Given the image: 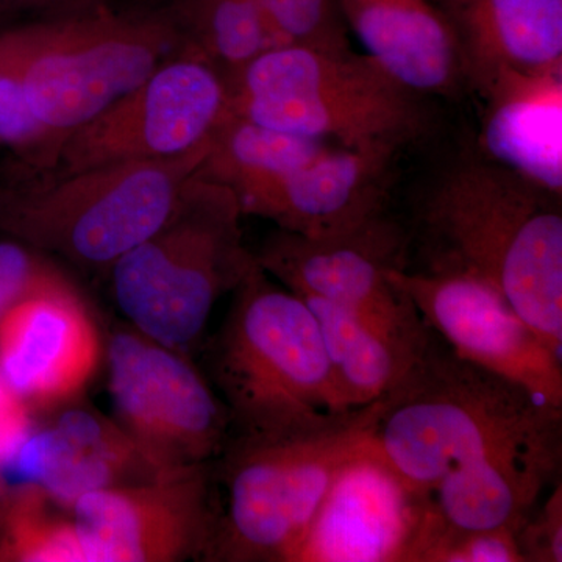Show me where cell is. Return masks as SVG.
<instances>
[{"label": "cell", "instance_id": "33", "mask_svg": "<svg viewBox=\"0 0 562 562\" xmlns=\"http://www.w3.org/2000/svg\"><path fill=\"white\" fill-rule=\"evenodd\" d=\"M9 491L0 483V535H2L3 520H5L7 506H9Z\"/></svg>", "mask_w": 562, "mask_h": 562}, {"label": "cell", "instance_id": "8", "mask_svg": "<svg viewBox=\"0 0 562 562\" xmlns=\"http://www.w3.org/2000/svg\"><path fill=\"white\" fill-rule=\"evenodd\" d=\"M179 54V31L166 7L38 21L25 68L33 120L58 155L69 135Z\"/></svg>", "mask_w": 562, "mask_h": 562}, {"label": "cell", "instance_id": "17", "mask_svg": "<svg viewBox=\"0 0 562 562\" xmlns=\"http://www.w3.org/2000/svg\"><path fill=\"white\" fill-rule=\"evenodd\" d=\"M561 457L562 435L550 436L484 454L443 476L428 492L430 512L413 562L436 532L519 530L560 473Z\"/></svg>", "mask_w": 562, "mask_h": 562}, {"label": "cell", "instance_id": "4", "mask_svg": "<svg viewBox=\"0 0 562 562\" xmlns=\"http://www.w3.org/2000/svg\"><path fill=\"white\" fill-rule=\"evenodd\" d=\"M209 146L210 140L179 157L111 162L63 176L13 165L0 179V235L77 268L110 272L171 216Z\"/></svg>", "mask_w": 562, "mask_h": 562}, {"label": "cell", "instance_id": "14", "mask_svg": "<svg viewBox=\"0 0 562 562\" xmlns=\"http://www.w3.org/2000/svg\"><path fill=\"white\" fill-rule=\"evenodd\" d=\"M430 495L364 443L341 465L291 562H413Z\"/></svg>", "mask_w": 562, "mask_h": 562}, {"label": "cell", "instance_id": "23", "mask_svg": "<svg viewBox=\"0 0 562 562\" xmlns=\"http://www.w3.org/2000/svg\"><path fill=\"white\" fill-rule=\"evenodd\" d=\"M297 295L319 324L336 390L349 409L366 408L386 397L425 350L395 342L342 306L313 295Z\"/></svg>", "mask_w": 562, "mask_h": 562}, {"label": "cell", "instance_id": "15", "mask_svg": "<svg viewBox=\"0 0 562 562\" xmlns=\"http://www.w3.org/2000/svg\"><path fill=\"white\" fill-rule=\"evenodd\" d=\"M101 357L98 325L77 288L33 297L0 322V375L31 412L76 398Z\"/></svg>", "mask_w": 562, "mask_h": 562}, {"label": "cell", "instance_id": "26", "mask_svg": "<svg viewBox=\"0 0 562 562\" xmlns=\"http://www.w3.org/2000/svg\"><path fill=\"white\" fill-rule=\"evenodd\" d=\"M58 508L35 484L9 491L0 562H85L72 516H61Z\"/></svg>", "mask_w": 562, "mask_h": 562}, {"label": "cell", "instance_id": "9", "mask_svg": "<svg viewBox=\"0 0 562 562\" xmlns=\"http://www.w3.org/2000/svg\"><path fill=\"white\" fill-rule=\"evenodd\" d=\"M117 424L158 471L213 462L231 439L224 402L187 355L128 328L106 344Z\"/></svg>", "mask_w": 562, "mask_h": 562}, {"label": "cell", "instance_id": "25", "mask_svg": "<svg viewBox=\"0 0 562 562\" xmlns=\"http://www.w3.org/2000/svg\"><path fill=\"white\" fill-rule=\"evenodd\" d=\"M36 22L0 29V149L13 165L33 172H50L58 155L49 136L33 120L25 95V68Z\"/></svg>", "mask_w": 562, "mask_h": 562}, {"label": "cell", "instance_id": "34", "mask_svg": "<svg viewBox=\"0 0 562 562\" xmlns=\"http://www.w3.org/2000/svg\"><path fill=\"white\" fill-rule=\"evenodd\" d=\"M465 2H468V0H446L447 7H449V11L458 9V7H461L462 3Z\"/></svg>", "mask_w": 562, "mask_h": 562}, {"label": "cell", "instance_id": "1", "mask_svg": "<svg viewBox=\"0 0 562 562\" xmlns=\"http://www.w3.org/2000/svg\"><path fill=\"white\" fill-rule=\"evenodd\" d=\"M561 198L476 149L438 173L417 210L422 271L490 284L560 357Z\"/></svg>", "mask_w": 562, "mask_h": 562}, {"label": "cell", "instance_id": "5", "mask_svg": "<svg viewBox=\"0 0 562 562\" xmlns=\"http://www.w3.org/2000/svg\"><path fill=\"white\" fill-rule=\"evenodd\" d=\"M227 87L232 113L346 149L403 151L435 124L431 98L355 52L276 47L228 77Z\"/></svg>", "mask_w": 562, "mask_h": 562}, {"label": "cell", "instance_id": "28", "mask_svg": "<svg viewBox=\"0 0 562 562\" xmlns=\"http://www.w3.org/2000/svg\"><path fill=\"white\" fill-rule=\"evenodd\" d=\"M76 288L49 255L10 236L0 238V322L33 297Z\"/></svg>", "mask_w": 562, "mask_h": 562}, {"label": "cell", "instance_id": "18", "mask_svg": "<svg viewBox=\"0 0 562 562\" xmlns=\"http://www.w3.org/2000/svg\"><path fill=\"white\" fill-rule=\"evenodd\" d=\"M11 462L27 483L69 513L91 492L147 482L165 472L144 458L117 422L85 408L68 409L49 427L32 430Z\"/></svg>", "mask_w": 562, "mask_h": 562}, {"label": "cell", "instance_id": "24", "mask_svg": "<svg viewBox=\"0 0 562 562\" xmlns=\"http://www.w3.org/2000/svg\"><path fill=\"white\" fill-rule=\"evenodd\" d=\"M181 54L201 58L225 79L276 47L288 46L255 0H172Z\"/></svg>", "mask_w": 562, "mask_h": 562}, {"label": "cell", "instance_id": "12", "mask_svg": "<svg viewBox=\"0 0 562 562\" xmlns=\"http://www.w3.org/2000/svg\"><path fill=\"white\" fill-rule=\"evenodd\" d=\"M213 464L91 492L70 509L85 562H176L205 557L214 530Z\"/></svg>", "mask_w": 562, "mask_h": 562}, {"label": "cell", "instance_id": "2", "mask_svg": "<svg viewBox=\"0 0 562 562\" xmlns=\"http://www.w3.org/2000/svg\"><path fill=\"white\" fill-rule=\"evenodd\" d=\"M562 435V408L458 357L432 333L401 383L375 405L368 446L430 492L484 454Z\"/></svg>", "mask_w": 562, "mask_h": 562}, {"label": "cell", "instance_id": "22", "mask_svg": "<svg viewBox=\"0 0 562 562\" xmlns=\"http://www.w3.org/2000/svg\"><path fill=\"white\" fill-rule=\"evenodd\" d=\"M336 149L341 146L266 127L228 110L211 135L195 177L231 190L241 209L277 181Z\"/></svg>", "mask_w": 562, "mask_h": 562}, {"label": "cell", "instance_id": "31", "mask_svg": "<svg viewBox=\"0 0 562 562\" xmlns=\"http://www.w3.org/2000/svg\"><path fill=\"white\" fill-rule=\"evenodd\" d=\"M31 408L0 375V468L10 464L33 430Z\"/></svg>", "mask_w": 562, "mask_h": 562}, {"label": "cell", "instance_id": "11", "mask_svg": "<svg viewBox=\"0 0 562 562\" xmlns=\"http://www.w3.org/2000/svg\"><path fill=\"white\" fill-rule=\"evenodd\" d=\"M227 113V79L220 70L192 55H176L69 135L50 172L179 157L209 143Z\"/></svg>", "mask_w": 562, "mask_h": 562}, {"label": "cell", "instance_id": "19", "mask_svg": "<svg viewBox=\"0 0 562 562\" xmlns=\"http://www.w3.org/2000/svg\"><path fill=\"white\" fill-rule=\"evenodd\" d=\"M347 29L391 76L427 98H454L469 88L449 14L430 0H336Z\"/></svg>", "mask_w": 562, "mask_h": 562}, {"label": "cell", "instance_id": "21", "mask_svg": "<svg viewBox=\"0 0 562 562\" xmlns=\"http://www.w3.org/2000/svg\"><path fill=\"white\" fill-rule=\"evenodd\" d=\"M469 87L498 70H562V0H468L450 10Z\"/></svg>", "mask_w": 562, "mask_h": 562}, {"label": "cell", "instance_id": "3", "mask_svg": "<svg viewBox=\"0 0 562 562\" xmlns=\"http://www.w3.org/2000/svg\"><path fill=\"white\" fill-rule=\"evenodd\" d=\"M232 294L210 357L231 436L310 435L360 412L339 397L319 324L301 295L273 283L260 262Z\"/></svg>", "mask_w": 562, "mask_h": 562}, {"label": "cell", "instance_id": "13", "mask_svg": "<svg viewBox=\"0 0 562 562\" xmlns=\"http://www.w3.org/2000/svg\"><path fill=\"white\" fill-rule=\"evenodd\" d=\"M428 328L464 360L562 408V357L494 288L458 272L392 269Z\"/></svg>", "mask_w": 562, "mask_h": 562}, {"label": "cell", "instance_id": "6", "mask_svg": "<svg viewBox=\"0 0 562 562\" xmlns=\"http://www.w3.org/2000/svg\"><path fill=\"white\" fill-rule=\"evenodd\" d=\"M235 194L192 177L160 227L110 269L114 301L132 327L187 355L211 312L258 265L243 238Z\"/></svg>", "mask_w": 562, "mask_h": 562}, {"label": "cell", "instance_id": "27", "mask_svg": "<svg viewBox=\"0 0 562 562\" xmlns=\"http://www.w3.org/2000/svg\"><path fill=\"white\" fill-rule=\"evenodd\" d=\"M286 44L350 54L349 29L336 0H255Z\"/></svg>", "mask_w": 562, "mask_h": 562}, {"label": "cell", "instance_id": "32", "mask_svg": "<svg viewBox=\"0 0 562 562\" xmlns=\"http://www.w3.org/2000/svg\"><path fill=\"white\" fill-rule=\"evenodd\" d=\"M87 2L90 0H0V24L22 16V14L66 9V7Z\"/></svg>", "mask_w": 562, "mask_h": 562}, {"label": "cell", "instance_id": "20", "mask_svg": "<svg viewBox=\"0 0 562 562\" xmlns=\"http://www.w3.org/2000/svg\"><path fill=\"white\" fill-rule=\"evenodd\" d=\"M479 92L486 103L476 149L562 195V70H498Z\"/></svg>", "mask_w": 562, "mask_h": 562}, {"label": "cell", "instance_id": "10", "mask_svg": "<svg viewBox=\"0 0 562 562\" xmlns=\"http://www.w3.org/2000/svg\"><path fill=\"white\" fill-rule=\"evenodd\" d=\"M409 238L390 214L335 238H305L277 228L255 254L262 271L295 294L349 310L395 342L420 351L432 331L412 299L390 280L406 268Z\"/></svg>", "mask_w": 562, "mask_h": 562}, {"label": "cell", "instance_id": "30", "mask_svg": "<svg viewBox=\"0 0 562 562\" xmlns=\"http://www.w3.org/2000/svg\"><path fill=\"white\" fill-rule=\"evenodd\" d=\"M517 549L524 562L562 561V484L554 486L539 509L516 531Z\"/></svg>", "mask_w": 562, "mask_h": 562}, {"label": "cell", "instance_id": "29", "mask_svg": "<svg viewBox=\"0 0 562 562\" xmlns=\"http://www.w3.org/2000/svg\"><path fill=\"white\" fill-rule=\"evenodd\" d=\"M414 562H524L516 531L494 530L436 532L425 541Z\"/></svg>", "mask_w": 562, "mask_h": 562}, {"label": "cell", "instance_id": "7", "mask_svg": "<svg viewBox=\"0 0 562 562\" xmlns=\"http://www.w3.org/2000/svg\"><path fill=\"white\" fill-rule=\"evenodd\" d=\"M379 403V402H376ZM319 432L231 436L213 465L222 486L205 561L291 562L347 458L368 438L375 405Z\"/></svg>", "mask_w": 562, "mask_h": 562}, {"label": "cell", "instance_id": "16", "mask_svg": "<svg viewBox=\"0 0 562 562\" xmlns=\"http://www.w3.org/2000/svg\"><path fill=\"white\" fill-rule=\"evenodd\" d=\"M402 151L336 149L291 172L241 206L305 238H335L387 214Z\"/></svg>", "mask_w": 562, "mask_h": 562}]
</instances>
